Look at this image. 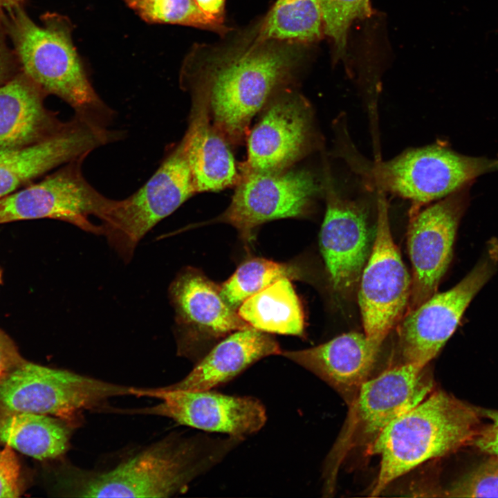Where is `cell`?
I'll return each instance as SVG.
<instances>
[{"instance_id":"cell-1","label":"cell","mask_w":498,"mask_h":498,"mask_svg":"<svg viewBox=\"0 0 498 498\" xmlns=\"http://www.w3.org/2000/svg\"><path fill=\"white\" fill-rule=\"evenodd\" d=\"M244 440L172 432L125 452L105 466L85 468L65 461L61 493L68 497H169L221 462Z\"/></svg>"},{"instance_id":"cell-2","label":"cell","mask_w":498,"mask_h":498,"mask_svg":"<svg viewBox=\"0 0 498 498\" xmlns=\"http://www.w3.org/2000/svg\"><path fill=\"white\" fill-rule=\"evenodd\" d=\"M38 26L22 7L0 15L23 73L46 94L66 102L74 116L101 127H109L115 112L98 95L72 40L67 17L53 13Z\"/></svg>"},{"instance_id":"cell-3","label":"cell","mask_w":498,"mask_h":498,"mask_svg":"<svg viewBox=\"0 0 498 498\" xmlns=\"http://www.w3.org/2000/svg\"><path fill=\"white\" fill-rule=\"evenodd\" d=\"M478 407L443 390L432 391L398 416L366 450L380 457L370 496L419 465L471 445L481 427Z\"/></svg>"},{"instance_id":"cell-4","label":"cell","mask_w":498,"mask_h":498,"mask_svg":"<svg viewBox=\"0 0 498 498\" xmlns=\"http://www.w3.org/2000/svg\"><path fill=\"white\" fill-rule=\"evenodd\" d=\"M260 40L221 55L199 82L206 92L214 126L238 140L299 57L293 45Z\"/></svg>"},{"instance_id":"cell-5","label":"cell","mask_w":498,"mask_h":498,"mask_svg":"<svg viewBox=\"0 0 498 498\" xmlns=\"http://www.w3.org/2000/svg\"><path fill=\"white\" fill-rule=\"evenodd\" d=\"M349 156L367 188L410 201L409 215L470 185L478 176L498 171V158L463 155L439 143L407 149L385 161L365 163Z\"/></svg>"},{"instance_id":"cell-6","label":"cell","mask_w":498,"mask_h":498,"mask_svg":"<svg viewBox=\"0 0 498 498\" xmlns=\"http://www.w3.org/2000/svg\"><path fill=\"white\" fill-rule=\"evenodd\" d=\"M434 389L426 367L399 364L368 379L351 404L323 470V492L331 496L340 466L356 448L370 447L384 430L398 416L414 407Z\"/></svg>"},{"instance_id":"cell-7","label":"cell","mask_w":498,"mask_h":498,"mask_svg":"<svg viewBox=\"0 0 498 498\" xmlns=\"http://www.w3.org/2000/svg\"><path fill=\"white\" fill-rule=\"evenodd\" d=\"M131 388L22 360L0 379V409L48 415L77 428L85 412L101 413L110 399L132 396Z\"/></svg>"},{"instance_id":"cell-8","label":"cell","mask_w":498,"mask_h":498,"mask_svg":"<svg viewBox=\"0 0 498 498\" xmlns=\"http://www.w3.org/2000/svg\"><path fill=\"white\" fill-rule=\"evenodd\" d=\"M196 192L180 142L141 187L124 199L115 200L101 220L102 234L128 262L140 239Z\"/></svg>"},{"instance_id":"cell-9","label":"cell","mask_w":498,"mask_h":498,"mask_svg":"<svg viewBox=\"0 0 498 498\" xmlns=\"http://www.w3.org/2000/svg\"><path fill=\"white\" fill-rule=\"evenodd\" d=\"M498 268V243H490L483 255L456 285L435 293L407 311L396 327L400 364L425 367L456 330L470 302Z\"/></svg>"},{"instance_id":"cell-10","label":"cell","mask_w":498,"mask_h":498,"mask_svg":"<svg viewBox=\"0 0 498 498\" xmlns=\"http://www.w3.org/2000/svg\"><path fill=\"white\" fill-rule=\"evenodd\" d=\"M81 157L62 165L55 172L28 187L0 199V224L52 219L65 221L87 232L102 234L100 221L115 200L106 197L86 179Z\"/></svg>"},{"instance_id":"cell-11","label":"cell","mask_w":498,"mask_h":498,"mask_svg":"<svg viewBox=\"0 0 498 498\" xmlns=\"http://www.w3.org/2000/svg\"><path fill=\"white\" fill-rule=\"evenodd\" d=\"M385 199L380 194L374 242L358 286L365 334L380 347L405 314L412 290V277L393 239Z\"/></svg>"},{"instance_id":"cell-12","label":"cell","mask_w":498,"mask_h":498,"mask_svg":"<svg viewBox=\"0 0 498 498\" xmlns=\"http://www.w3.org/2000/svg\"><path fill=\"white\" fill-rule=\"evenodd\" d=\"M131 395L156 398L155 405L138 408L110 406L107 413L150 415L206 432L246 437L259 431L267 420L266 410L257 398L231 396L211 390H169L161 387H131Z\"/></svg>"},{"instance_id":"cell-13","label":"cell","mask_w":498,"mask_h":498,"mask_svg":"<svg viewBox=\"0 0 498 498\" xmlns=\"http://www.w3.org/2000/svg\"><path fill=\"white\" fill-rule=\"evenodd\" d=\"M470 185L409 215L407 247L412 277L407 311L436 293L452 260L458 226L470 201Z\"/></svg>"},{"instance_id":"cell-14","label":"cell","mask_w":498,"mask_h":498,"mask_svg":"<svg viewBox=\"0 0 498 498\" xmlns=\"http://www.w3.org/2000/svg\"><path fill=\"white\" fill-rule=\"evenodd\" d=\"M319 191L306 170L268 173L243 167L231 203L219 220L250 240L255 228L265 222L304 214Z\"/></svg>"},{"instance_id":"cell-15","label":"cell","mask_w":498,"mask_h":498,"mask_svg":"<svg viewBox=\"0 0 498 498\" xmlns=\"http://www.w3.org/2000/svg\"><path fill=\"white\" fill-rule=\"evenodd\" d=\"M176 313L178 354L198 362L205 342L250 326L223 299L221 287L199 271L187 268L171 284Z\"/></svg>"},{"instance_id":"cell-16","label":"cell","mask_w":498,"mask_h":498,"mask_svg":"<svg viewBox=\"0 0 498 498\" xmlns=\"http://www.w3.org/2000/svg\"><path fill=\"white\" fill-rule=\"evenodd\" d=\"M320 249L333 290L348 297L358 288L375 230L369 226L364 205L344 198L331 185L327 186Z\"/></svg>"},{"instance_id":"cell-17","label":"cell","mask_w":498,"mask_h":498,"mask_svg":"<svg viewBox=\"0 0 498 498\" xmlns=\"http://www.w3.org/2000/svg\"><path fill=\"white\" fill-rule=\"evenodd\" d=\"M122 134L74 116L53 136L0 154V199L58 166L87 157L93 150L118 141Z\"/></svg>"},{"instance_id":"cell-18","label":"cell","mask_w":498,"mask_h":498,"mask_svg":"<svg viewBox=\"0 0 498 498\" xmlns=\"http://www.w3.org/2000/svg\"><path fill=\"white\" fill-rule=\"evenodd\" d=\"M311 112L305 101L287 96L275 102L252 130L244 167L282 172L304 152L310 138Z\"/></svg>"},{"instance_id":"cell-19","label":"cell","mask_w":498,"mask_h":498,"mask_svg":"<svg viewBox=\"0 0 498 498\" xmlns=\"http://www.w3.org/2000/svg\"><path fill=\"white\" fill-rule=\"evenodd\" d=\"M380 347L365 333L350 332L314 347L281 354L326 382L349 405L369 379Z\"/></svg>"},{"instance_id":"cell-20","label":"cell","mask_w":498,"mask_h":498,"mask_svg":"<svg viewBox=\"0 0 498 498\" xmlns=\"http://www.w3.org/2000/svg\"><path fill=\"white\" fill-rule=\"evenodd\" d=\"M47 94L24 73L0 85V154L58 133L66 122L44 104Z\"/></svg>"},{"instance_id":"cell-21","label":"cell","mask_w":498,"mask_h":498,"mask_svg":"<svg viewBox=\"0 0 498 498\" xmlns=\"http://www.w3.org/2000/svg\"><path fill=\"white\" fill-rule=\"evenodd\" d=\"M192 94L188 128L181 142L196 192L221 190L239 179L234 159L223 136L210 124L206 92L197 84Z\"/></svg>"},{"instance_id":"cell-22","label":"cell","mask_w":498,"mask_h":498,"mask_svg":"<svg viewBox=\"0 0 498 498\" xmlns=\"http://www.w3.org/2000/svg\"><path fill=\"white\" fill-rule=\"evenodd\" d=\"M281 353L278 342L268 333L253 327L238 330L214 345L183 379L161 387L211 390L229 382L257 361Z\"/></svg>"},{"instance_id":"cell-23","label":"cell","mask_w":498,"mask_h":498,"mask_svg":"<svg viewBox=\"0 0 498 498\" xmlns=\"http://www.w3.org/2000/svg\"><path fill=\"white\" fill-rule=\"evenodd\" d=\"M73 425L61 418L28 412L0 415V444L38 460L58 459L68 451Z\"/></svg>"},{"instance_id":"cell-24","label":"cell","mask_w":498,"mask_h":498,"mask_svg":"<svg viewBox=\"0 0 498 498\" xmlns=\"http://www.w3.org/2000/svg\"><path fill=\"white\" fill-rule=\"evenodd\" d=\"M290 280L281 279L248 297L239 307V315L266 333L302 335L304 315Z\"/></svg>"},{"instance_id":"cell-25","label":"cell","mask_w":498,"mask_h":498,"mask_svg":"<svg viewBox=\"0 0 498 498\" xmlns=\"http://www.w3.org/2000/svg\"><path fill=\"white\" fill-rule=\"evenodd\" d=\"M324 32L319 0H277L260 30V40L312 42Z\"/></svg>"},{"instance_id":"cell-26","label":"cell","mask_w":498,"mask_h":498,"mask_svg":"<svg viewBox=\"0 0 498 498\" xmlns=\"http://www.w3.org/2000/svg\"><path fill=\"white\" fill-rule=\"evenodd\" d=\"M297 277V271L291 266L256 258L241 264L221 285V293L226 302L236 309L248 297L277 281Z\"/></svg>"},{"instance_id":"cell-27","label":"cell","mask_w":498,"mask_h":498,"mask_svg":"<svg viewBox=\"0 0 498 498\" xmlns=\"http://www.w3.org/2000/svg\"><path fill=\"white\" fill-rule=\"evenodd\" d=\"M148 23L172 24L218 30L221 23L207 16L195 0H123Z\"/></svg>"},{"instance_id":"cell-28","label":"cell","mask_w":498,"mask_h":498,"mask_svg":"<svg viewBox=\"0 0 498 498\" xmlns=\"http://www.w3.org/2000/svg\"><path fill=\"white\" fill-rule=\"evenodd\" d=\"M324 32L333 42L336 60L347 56V39L352 24L369 17L371 0H319Z\"/></svg>"},{"instance_id":"cell-29","label":"cell","mask_w":498,"mask_h":498,"mask_svg":"<svg viewBox=\"0 0 498 498\" xmlns=\"http://www.w3.org/2000/svg\"><path fill=\"white\" fill-rule=\"evenodd\" d=\"M442 492L448 497H498V457L481 461Z\"/></svg>"},{"instance_id":"cell-30","label":"cell","mask_w":498,"mask_h":498,"mask_svg":"<svg viewBox=\"0 0 498 498\" xmlns=\"http://www.w3.org/2000/svg\"><path fill=\"white\" fill-rule=\"evenodd\" d=\"M20 465L13 449L8 445L0 450V498L20 495Z\"/></svg>"},{"instance_id":"cell-31","label":"cell","mask_w":498,"mask_h":498,"mask_svg":"<svg viewBox=\"0 0 498 498\" xmlns=\"http://www.w3.org/2000/svg\"><path fill=\"white\" fill-rule=\"evenodd\" d=\"M478 411L488 423L481 425L471 445L489 456L498 457V410L478 407Z\"/></svg>"},{"instance_id":"cell-32","label":"cell","mask_w":498,"mask_h":498,"mask_svg":"<svg viewBox=\"0 0 498 498\" xmlns=\"http://www.w3.org/2000/svg\"><path fill=\"white\" fill-rule=\"evenodd\" d=\"M21 361L14 342L0 328V379Z\"/></svg>"},{"instance_id":"cell-33","label":"cell","mask_w":498,"mask_h":498,"mask_svg":"<svg viewBox=\"0 0 498 498\" xmlns=\"http://www.w3.org/2000/svg\"><path fill=\"white\" fill-rule=\"evenodd\" d=\"M4 32L0 21V85L11 77L15 66L14 57L7 46Z\"/></svg>"},{"instance_id":"cell-34","label":"cell","mask_w":498,"mask_h":498,"mask_svg":"<svg viewBox=\"0 0 498 498\" xmlns=\"http://www.w3.org/2000/svg\"><path fill=\"white\" fill-rule=\"evenodd\" d=\"M195 1L207 16L222 23L225 0H195Z\"/></svg>"},{"instance_id":"cell-35","label":"cell","mask_w":498,"mask_h":498,"mask_svg":"<svg viewBox=\"0 0 498 498\" xmlns=\"http://www.w3.org/2000/svg\"><path fill=\"white\" fill-rule=\"evenodd\" d=\"M24 0H0V15H6L22 7Z\"/></svg>"},{"instance_id":"cell-36","label":"cell","mask_w":498,"mask_h":498,"mask_svg":"<svg viewBox=\"0 0 498 498\" xmlns=\"http://www.w3.org/2000/svg\"><path fill=\"white\" fill-rule=\"evenodd\" d=\"M2 282H3V270H2L1 268L0 267V285L2 284Z\"/></svg>"}]
</instances>
